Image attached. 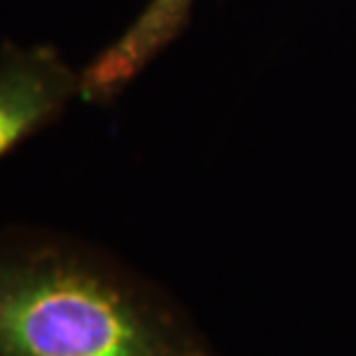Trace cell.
<instances>
[{
  "label": "cell",
  "mask_w": 356,
  "mask_h": 356,
  "mask_svg": "<svg viewBox=\"0 0 356 356\" xmlns=\"http://www.w3.org/2000/svg\"><path fill=\"white\" fill-rule=\"evenodd\" d=\"M81 97V72L49 44L0 47V159L51 127Z\"/></svg>",
  "instance_id": "cell-2"
},
{
  "label": "cell",
  "mask_w": 356,
  "mask_h": 356,
  "mask_svg": "<svg viewBox=\"0 0 356 356\" xmlns=\"http://www.w3.org/2000/svg\"><path fill=\"white\" fill-rule=\"evenodd\" d=\"M195 0H147L136 19L81 70L86 104L108 106L186 30Z\"/></svg>",
  "instance_id": "cell-3"
},
{
  "label": "cell",
  "mask_w": 356,
  "mask_h": 356,
  "mask_svg": "<svg viewBox=\"0 0 356 356\" xmlns=\"http://www.w3.org/2000/svg\"><path fill=\"white\" fill-rule=\"evenodd\" d=\"M0 356H218L156 280L74 234L0 228Z\"/></svg>",
  "instance_id": "cell-1"
}]
</instances>
